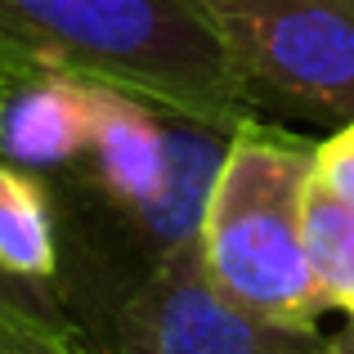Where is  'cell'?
I'll use <instances>...</instances> for the list:
<instances>
[{
    "label": "cell",
    "mask_w": 354,
    "mask_h": 354,
    "mask_svg": "<svg viewBox=\"0 0 354 354\" xmlns=\"http://www.w3.org/2000/svg\"><path fill=\"white\" fill-rule=\"evenodd\" d=\"M41 77L117 86L229 135L260 121V95L184 0H0V104Z\"/></svg>",
    "instance_id": "cell-1"
},
{
    "label": "cell",
    "mask_w": 354,
    "mask_h": 354,
    "mask_svg": "<svg viewBox=\"0 0 354 354\" xmlns=\"http://www.w3.org/2000/svg\"><path fill=\"white\" fill-rule=\"evenodd\" d=\"M310 153L314 144H296L265 121L234 130L198 225L207 274L283 328H314L328 310L305 247Z\"/></svg>",
    "instance_id": "cell-2"
},
{
    "label": "cell",
    "mask_w": 354,
    "mask_h": 354,
    "mask_svg": "<svg viewBox=\"0 0 354 354\" xmlns=\"http://www.w3.org/2000/svg\"><path fill=\"white\" fill-rule=\"evenodd\" d=\"M251 90L305 117L354 121V0H184Z\"/></svg>",
    "instance_id": "cell-3"
},
{
    "label": "cell",
    "mask_w": 354,
    "mask_h": 354,
    "mask_svg": "<svg viewBox=\"0 0 354 354\" xmlns=\"http://www.w3.org/2000/svg\"><path fill=\"white\" fill-rule=\"evenodd\" d=\"M319 328H283L238 305L202 265L198 238L135 269L108 301L99 354H319Z\"/></svg>",
    "instance_id": "cell-4"
},
{
    "label": "cell",
    "mask_w": 354,
    "mask_h": 354,
    "mask_svg": "<svg viewBox=\"0 0 354 354\" xmlns=\"http://www.w3.org/2000/svg\"><path fill=\"white\" fill-rule=\"evenodd\" d=\"M99 81L41 77L0 104V157L27 171H63L86 153Z\"/></svg>",
    "instance_id": "cell-5"
},
{
    "label": "cell",
    "mask_w": 354,
    "mask_h": 354,
    "mask_svg": "<svg viewBox=\"0 0 354 354\" xmlns=\"http://www.w3.org/2000/svg\"><path fill=\"white\" fill-rule=\"evenodd\" d=\"M0 278L50 292L59 283V207L41 171L0 157Z\"/></svg>",
    "instance_id": "cell-6"
},
{
    "label": "cell",
    "mask_w": 354,
    "mask_h": 354,
    "mask_svg": "<svg viewBox=\"0 0 354 354\" xmlns=\"http://www.w3.org/2000/svg\"><path fill=\"white\" fill-rule=\"evenodd\" d=\"M305 247L328 310L354 319V207L305 180Z\"/></svg>",
    "instance_id": "cell-7"
},
{
    "label": "cell",
    "mask_w": 354,
    "mask_h": 354,
    "mask_svg": "<svg viewBox=\"0 0 354 354\" xmlns=\"http://www.w3.org/2000/svg\"><path fill=\"white\" fill-rule=\"evenodd\" d=\"M0 354H99L59 301H9L0 296Z\"/></svg>",
    "instance_id": "cell-8"
},
{
    "label": "cell",
    "mask_w": 354,
    "mask_h": 354,
    "mask_svg": "<svg viewBox=\"0 0 354 354\" xmlns=\"http://www.w3.org/2000/svg\"><path fill=\"white\" fill-rule=\"evenodd\" d=\"M310 184L332 193L337 202L354 207V121L337 126L328 139H319L310 153Z\"/></svg>",
    "instance_id": "cell-9"
},
{
    "label": "cell",
    "mask_w": 354,
    "mask_h": 354,
    "mask_svg": "<svg viewBox=\"0 0 354 354\" xmlns=\"http://www.w3.org/2000/svg\"><path fill=\"white\" fill-rule=\"evenodd\" d=\"M319 354H354V319H350L341 332L323 337V350H319Z\"/></svg>",
    "instance_id": "cell-10"
},
{
    "label": "cell",
    "mask_w": 354,
    "mask_h": 354,
    "mask_svg": "<svg viewBox=\"0 0 354 354\" xmlns=\"http://www.w3.org/2000/svg\"><path fill=\"white\" fill-rule=\"evenodd\" d=\"M0 296H9V301H59V296H50V292H36V287H18V283H9V278H0Z\"/></svg>",
    "instance_id": "cell-11"
}]
</instances>
